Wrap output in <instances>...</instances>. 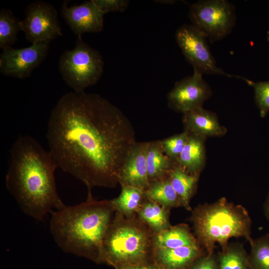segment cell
<instances>
[{"mask_svg":"<svg viewBox=\"0 0 269 269\" xmlns=\"http://www.w3.org/2000/svg\"><path fill=\"white\" fill-rule=\"evenodd\" d=\"M49 151L57 168L94 187H115L137 142L134 128L116 106L100 95L70 92L53 109L47 124Z\"/></svg>","mask_w":269,"mask_h":269,"instance_id":"6da1fadb","label":"cell"},{"mask_svg":"<svg viewBox=\"0 0 269 269\" xmlns=\"http://www.w3.org/2000/svg\"><path fill=\"white\" fill-rule=\"evenodd\" d=\"M56 168L49 150L29 135L20 136L10 149L6 187L21 211L36 221L65 205L56 188Z\"/></svg>","mask_w":269,"mask_h":269,"instance_id":"7a4b0ae2","label":"cell"},{"mask_svg":"<svg viewBox=\"0 0 269 269\" xmlns=\"http://www.w3.org/2000/svg\"><path fill=\"white\" fill-rule=\"evenodd\" d=\"M116 210L111 200H94L64 205L53 211L49 229L57 245L64 252L103 262L104 240Z\"/></svg>","mask_w":269,"mask_h":269,"instance_id":"3957f363","label":"cell"},{"mask_svg":"<svg viewBox=\"0 0 269 269\" xmlns=\"http://www.w3.org/2000/svg\"><path fill=\"white\" fill-rule=\"evenodd\" d=\"M190 221L195 237L206 254L214 253L216 244L226 246L232 238H244L251 244L252 221L243 206L221 197L196 206Z\"/></svg>","mask_w":269,"mask_h":269,"instance_id":"277c9868","label":"cell"},{"mask_svg":"<svg viewBox=\"0 0 269 269\" xmlns=\"http://www.w3.org/2000/svg\"><path fill=\"white\" fill-rule=\"evenodd\" d=\"M153 232L135 215L116 211L103 245V262L116 268L146 263L153 251Z\"/></svg>","mask_w":269,"mask_h":269,"instance_id":"5b68a950","label":"cell"},{"mask_svg":"<svg viewBox=\"0 0 269 269\" xmlns=\"http://www.w3.org/2000/svg\"><path fill=\"white\" fill-rule=\"evenodd\" d=\"M104 62L101 53L78 36L75 47L65 50L59 61L63 79L74 92L96 84L101 77Z\"/></svg>","mask_w":269,"mask_h":269,"instance_id":"8992f818","label":"cell"},{"mask_svg":"<svg viewBox=\"0 0 269 269\" xmlns=\"http://www.w3.org/2000/svg\"><path fill=\"white\" fill-rule=\"evenodd\" d=\"M189 16L191 24L211 42L228 35L236 19L234 6L225 0L196 1L190 6Z\"/></svg>","mask_w":269,"mask_h":269,"instance_id":"52a82bcc","label":"cell"},{"mask_svg":"<svg viewBox=\"0 0 269 269\" xmlns=\"http://www.w3.org/2000/svg\"><path fill=\"white\" fill-rule=\"evenodd\" d=\"M175 39L186 60L194 70L202 74H215L245 78L230 75L218 67L207 41V37L192 24H183L176 31Z\"/></svg>","mask_w":269,"mask_h":269,"instance_id":"ba28073f","label":"cell"},{"mask_svg":"<svg viewBox=\"0 0 269 269\" xmlns=\"http://www.w3.org/2000/svg\"><path fill=\"white\" fill-rule=\"evenodd\" d=\"M20 25L26 39L32 44L50 42L63 35L56 9L43 1H33L27 6Z\"/></svg>","mask_w":269,"mask_h":269,"instance_id":"9c48e42d","label":"cell"},{"mask_svg":"<svg viewBox=\"0 0 269 269\" xmlns=\"http://www.w3.org/2000/svg\"><path fill=\"white\" fill-rule=\"evenodd\" d=\"M49 43L38 42L20 49L11 46L2 49L0 55V73L20 79L29 77L33 70L45 59Z\"/></svg>","mask_w":269,"mask_h":269,"instance_id":"30bf717a","label":"cell"},{"mask_svg":"<svg viewBox=\"0 0 269 269\" xmlns=\"http://www.w3.org/2000/svg\"><path fill=\"white\" fill-rule=\"evenodd\" d=\"M212 95L208 83L202 74L194 70L192 75L175 83L167 96L168 107L182 114L199 107Z\"/></svg>","mask_w":269,"mask_h":269,"instance_id":"8fae6325","label":"cell"},{"mask_svg":"<svg viewBox=\"0 0 269 269\" xmlns=\"http://www.w3.org/2000/svg\"><path fill=\"white\" fill-rule=\"evenodd\" d=\"M63 2L61 15L75 35L78 36L87 32H99L104 28V14L97 7L93 0L79 5H67Z\"/></svg>","mask_w":269,"mask_h":269,"instance_id":"7c38bea8","label":"cell"},{"mask_svg":"<svg viewBox=\"0 0 269 269\" xmlns=\"http://www.w3.org/2000/svg\"><path fill=\"white\" fill-rule=\"evenodd\" d=\"M148 142H137L129 153L119 174L121 186H132L144 191L149 187L146 166Z\"/></svg>","mask_w":269,"mask_h":269,"instance_id":"4fadbf2b","label":"cell"},{"mask_svg":"<svg viewBox=\"0 0 269 269\" xmlns=\"http://www.w3.org/2000/svg\"><path fill=\"white\" fill-rule=\"evenodd\" d=\"M184 131L189 134L204 138L221 137L227 133L213 112L199 107L183 114Z\"/></svg>","mask_w":269,"mask_h":269,"instance_id":"5bb4252c","label":"cell"},{"mask_svg":"<svg viewBox=\"0 0 269 269\" xmlns=\"http://www.w3.org/2000/svg\"><path fill=\"white\" fill-rule=\"evenodd\" d=\"M153 252L160 266L165 269H187L203 255L199 245L174 249H155Z\"/></svg>","mask_w":269,"mask_h":269,"instance_id":"9a60e30c","label":"cell"},{"mask_svg":"<svg viewBox=\"0 0 269 269\" xmlns=\"http://www.w3.org/2000/svg\"><path fill=\"white\" fill-rule=\"evenodd\" d=\"M206 140L188 134L186 143L176 163L189 173L200 174L206 164Z\"/></svg>","mask_w":269,"mask_h":269,"instance_id":"2e32d148","label":"cell"},{"mask_svg":"<svg viewBox=\"0 0 269 269\" xmlns=\"http://www.w3.org/2000/svg\"><path fill=\"white\" fill-rule=\"evenodd\" d=\"M199 245L188 226L181 224L158 233L154 234L153 247L155 249H174L184 246Z\"/></svg>","mask_w":269,"mask_h":269,"instance_id":"e0dca14e","label":"cell"},{"mask_svg":"<svg viewBox=\"0 0 269 269\" xmlns=\"http://www.w3.org/2000/svg\"><path fill=\"white\" fill-rule=\"evenodd\" d=\"M175 164L163 152L160 140L148 142L146 166L150 183L168 176Z\"/></svg>","mask_w":269,"mask_h":269,"instance_id":"ac0fdd59","label":"cell"},{"mask_svg":"<svg viewBox=\"0 0 269 269\" xmlns=\"http://www.w3.org/2000/svg\"><path fill=\"white\" fill-rule=\"evenodd\" d=\"M200 174H190L176 163L168 175L170 183L179 197L181 206L191 210L190 202L196 190Z\"/></svg>","mask_w":269,"mask_h":269,"instance_id":"d6986e66","label":"cell"},{"mask_svg":"<svg viewBox=\"0 0 269 269\" xmlns=\"http://www.w3.org/2000/svg\"><path fill=\"white\" fill-rule=\"evenodd\" d=\"M169 210L145 198L137 214L153 233L156 234L171 226L169 221Z\"/></svg>","mask_w":269,"mask_h":269,"instance_id":"ffe728a7","label":"cell"},{"mask_svg":"<svg viewBox=\"0 0 269 269\" xmlns=\"http://www.w3.org/2000/svg\"><path fill=\"white\" fill-rule=\"evenodd\" d=\"M145 198L166 208L181 206L179 197L172 187L168 176L150 183L144 191Z\"/></svg>","mask_w":269,"mask_h":269,"instance_id":"44dd1931","label":"cell"},{"mask_svg":"<svg viewBox=\"0 0 269 269\" xmlns=\"http://www.w3.org/2000/svg\"><path fill=\"white\" fill-rule=\"evenodd\" d=\"M119 196L111 200L116 211L127 216L137 214L145 199L144 191L132 186H121Z\"/></svg>","mask_w":269,"mask_h":269,"instance_id":"7402d4cb","label":"cell"},{"mask_svg":"<svg viewBox=\"0 0 269 269\" xmlns=\"http://www.w3.org/2000/svg\"><path fill=\"white\" fill-rule=\"evenodd\" d=\"M218 269H250L249 256L242 244L228 243L217 256Z\"/></svg>","mask_w":269,"mask_h":269,"instance_id":"603a6c76","label":"cell"},{"mask_svg":"<svg viewBox=\"0 0 269 269\" xmlns=\"http://www.w3.org/2000/svg\"><path fill=\"white\" fill-rule=\"evenodd\" d=\"M20 21L11 11L1 9L0 11V48L11 46L17 39V34L21 30Z\"/></svg>","mask_w":269,"mask_h":269,"instance_id":"cb8c5ba5","label":"cell"},{"mask_svg":"<svg viewBox=\"0 0 269 269\" xmlns=\"http://www.w3.org/2000/svg\"><path fill=\"white\" fill-rule=\"evenodd\" d=\"M249 256L252 269H269V235L255 240L250 244Z\"/></svg>","mask_w":269,"mask_h":269,"instance_id":"d4e9b609","label":"cell"},{"mask_svg":"<svg viewBox=\"0 0 269 269\" xmlns=\"http://www.w3.org/2000/svg\"><path fill=\"white\" fill-rule=\"evenodd\" d=\"M188 137V133L184 131L160 140L164 153L175 163L183 151Z\"/></svg>","mask_w":269,"mask_h":269,"instance_id":"484cf974","label":"cell"},{"mask_svg":"<svg viewBox=\"0 0 269 269\" xmlns=\"http://www.w3.org/2000/svg\"><path fill=\"white\" fill-rule=\"evenodd\" d=\"M245 81L254 88L255 99L260 115L265 117L269 112V81L254 82L247 79Z\"/></svg>","mask_w":269,"mask_h":269,"instance_id":"4316f807","label":"cell"},{"mask_svg":"<svg viewBox=\"0 0 269 269\" xmlns=\"http://www.w3.org/2000/svg\"><path fill=\"white\" fill-rule=\"evenodd\" d=\"M104 14L110 12H123L128 7V0H93Z\"/></svg>","mask_w":269,"mask_h":269,"instance_id":"83f0119b","label":"cell"},{"mask_svg":"<svg viewBox=\"0 0 269 269\" xmlns=\"http://www.w3.org/2000/svg\"><path fill=\"white\" fill-rule=\"evenodd\" d=\"M188 269H218L217 256L214 253L203 254Z\"/></svg>","mask_w":269,"mask_h":269,"instance_id":"f1b7e54d","label":"cell"},{"mask_svg":"<svg viewBox=\"0 0 269 269\" xmlns=\"http://www.w3.org/2000/svg\"><path fill=\"white\" fill-rule=\"evenodd\" d=\"M117 269H165L160 265L147 264L145 263L134 265L120 267Z\"/></svg>","mask_w":269,"mask_h":269,"instance_id":"f546056e","label":"cell"},{"mask_svg":"<svg viewBox=\"0 0 269 269\" xmlns=\"http://www.w3.org/2000/svg\"><path fill=\"white\" fill-rule=\"evenodd\" d=\"M264 211L265 216L269 221V193L264 203Z\"/></svg>","mask_w":269,"mask_h":269,"instance_id":"4dcf8cb0","label":"cell"},{"mask_svg":"<svg viewBox=\"0 0 269 269\" xmlns=\"http://www.w3.org/2000/svg\"><path fill=\"white\" fill-rule=\"evenodd\" d=\"M156 2L161 3H173L175 1L173 0H155Z\"/></svg>","mask_w":269,"mask_h":269,"instance_id":"1f68e13d","label":"cell"},{"mask_svg":"<svg viewBox=\"0 0 269 269\" xmlns=\"http://www.w3.org/2000/svg\"><path fill=\"white\" fill-rule=\"evenodd\" d=\"M267 39L269 41V31H268V37Z\"/></svg>","mask_w":269,"mask_h":269,"instance_id":"d6a6232c","label":"cell"},{"mask_svg":"<svg viewBox=\"0 0 269 269\" xmlns=\"http://www.w3.org/2000/svg\"><path fill=\"white\" fill-rule=\"evenodd\" d=\"M250 269H252L251 268H251H250Z\"/></svg>","mask_w":269,"mask_h":269,"instance_id":"836d02e7","label":"cell"}]
</instances>
